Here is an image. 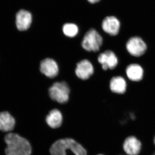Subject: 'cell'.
<instances>
[{"label": "cell", "mask_w": 155, "mask_h": 155, "mask_svg": "<svg viewBox=\"0 0 155 155\" xmlns=\"http://www.w3.org/2000/svg\"><path fill=\"white\" fill-rule=\"evenodd\" d=\"M154 143H155V138H154Z\"/></svg>", "instance_id": "ac0fdd59"}, {"label": "cell", "mask_w": 155, "mask_h": 155, "mask_svg": "<svg viewBox=\"0 0 155 155\" xmlns=\"http://www.w3.org/2000/svg\"><path fill=\"white\" fill-rule=\"evenodd\" d=\"M67 150L71 151L75 155H87L85 149L72 138L57 140L51 147L50 152L51 155H67Z\"/></svg>", "instance_id": "7a4b0ae2"}, {"label": "cell", "mask_w": 155, "mask_h": 155, "mask_svg": "<svg viewBox=\"0 0 155 155\" xmlns=\"http://www.w3.org/2000/svg\"><path fill=\"white\" fill-rule=\"evenodd\" d=\"M127 85L126 79L120 75L114 76L110 81V89L112 92L116 94H125L127 91Z\"/></svg>", "instance_id": "7c38bea8"}, {"label": "cell", "mask_w": 155, "mask_h": 155, "mask_svg": "<svg viewBox=\"0 0 155 155\" xmlns=\"http://www.w3.org/2000/svg\"><path fill=\"white\" fill-rule=\"evenodd\" d=\"M103 39L97 31L94 28L88 30L84 37L81 46L88 52H97L102 45Z\"/></svg>", "instance_id": "5b68a950"}, {"label": "cell", "mask_w": 155, "mask_h": 155, "mask_svg": "<svg viewBox=\"0 0 155 155\" xmlns=\"http://www.w3.org/2000/svg\"><path fill=\"white\" fill-rule=\"evenodd\" d=\"M40 70L46 77L53 78L58 75L59 67L54 60L51 58H47L41 62Z\"/></svg>", "instance_id": "ba28073f"}, {"label": "cell", "mask_w": 155, "mask_h": 155, "mask_svg": "<svg viewBox=\"0 0 155 155\" xmlns=\"http://www.w3.org/2000/svg\"><path fill=\"white\" fill-rule=\"evenodd\" d=\"M94 72V68L90 61L84 59L78 62L75 70V75L83 80L90 78Z\"/></svg>", "instance_id": "9c48e42d"}, {"label": "cell", "mask_w": 155, "mask_h": 155, "mask_svg": "<svg viewBox=\"0 0 155 155\" xmlns=\"http://www.w3.org/2000/svg\"></svg>", "instance_id": "d6986e66"}, {"label": "cell", "mask_w": 155, "mask_h": 155, "mask_svg": "<svg viewBox=\"0 0 155 155\" xmlns=\"http://www.w3.org/2000/svg\"><path fill=\"white\" fill-rule=\"evenodd\" d=\"M48 92L50 98L60 104H65L69 101L70 89L65 81L55 82L49 89Z\"/></svg>", "instance_id": "277c9868"}, {"label": "cell", "mask_w": 155, "mask_h": 155, "mask_svg": "<svg viewBox=\"0 0 155 155\" xmlns=\"http://www.w3.org/2000/svg\"><path fill=\"white\" fill-rule=\"evenodd\" d=\"M121 23L119 19L114 16H109L104 19L102 23L103 30L112 36H116L119 34Z\"/></svg>", "instance_id": "30bf717a"}, {"label": "cell", "mask_w": 155, "mask_h": 155, "mask_svg": "<svg viewBox=\"0 0 155 155\" xmlns=\"http://www.w3.org/2000/svg\"><path fill=\"white\" fill-rule=\"evenodd\" d=\"M91 4H94V3L98 2H99L100 0H87Z\"/></svg>", "instance_id": "e0dca14e"}, {"label": "cell", "mask_w": 155, "mask_h": 155, "mask_svg": "<svg viewBox=\"0 0 155 155\" xmlns=\"http://www.w3.org/2000/svg\"><path fill=\"white\" fill-rule=\"evenodd\" d=\"M98 61L101 64L104 70L114 69L118 66L119 60L115 53L111 50H107L99 55Z\"/></svg>", "instance_id": "8992f818"}, {"label": "cell", "mask_w": 155, "mask_h": 155, "mask_svg": "<svg viewBox=\"0 0 155 155\" xmlns=\"http://www.w3.org/2000/svg\"><path fill=\"white\" fill-rule=\"evenodd\" d=\"M141 148L140 141L134 137H127L123 144L124 151L128 155H138Z\"/></svg>", "instance_id": "4fadbf2b"}, {"label": "cell", "mask_w": 155, "mask_h": 155, "mask_svg": "<svg viewBox=\"0 0 155 155\" xmlns=\"http://www.w3.org/2000/svg\"><path fill=\"white\" fill-rule=\"evenodd\" d=\"M46 122L50 127L53 128L60 127L63 122V116L60 110L54 109L49 112L46 118Z\"/></svg>", "instance_id": "9a60e30c"}, {"label": "cell", "mask_w": 155, "mask_h": 155, "mask_svg": "<svg viewBox=\"0 0 155 155\" xmlns=\"http://www.w3.org/2000/svg\"><path fill=\"white\" fill-rule=\"evenodd\" d=\"M63 31L66 36L73 38L78 33V28L77 25L73 23H66L63 26Z\"/></svg>", "instance_id": "2e32d148"}, {"label": "cell", "mask_w": 155, "mask_h": 155, "mask_svg": "<svg viewBox=\"0 0 155 155\" xmlns=\"http://www.w3.org/2000/svg\"><path fill=\"white\" fill-rule=\"evenodd\" d=\"M32 15L29 11L21 10L16 15V25L20 31L27 30L30 27L32 22Z\"/></svg>", "instance_id": "8fae6325"}, {"label": "cell", "mask_w": 155, "mask_h": 155, "mask_svg": "<svg viewBox=\"0 0 155 155\" xmlns=\"http://www.w3.org/2000/svg\"><path fill=\"white\" fill-rule=\"evenodd\" d=\"M15 120L8 112L0 113V130L4 132H8L14 129Z\"/></svg>", "instance_id": "5bb4252c"}, {"label": "cell", "mask_w": 155, "mask_h": 155, "mask_svg": "<svg viewBox=\"0 0 155 155\" xmlns=\"http://www.w3.org/2000/svg\"><path fill=\"white\" fill-rule=\"evenodd\" d=\"M125 49L131 57L135 58L144 55L148 46L144 40L140 37L134 36L127 39L125 45Z\"/></svg>", "instance_id": "3957f363"}, {"label": "cell", "mask_w": 155, "mask_h": 155, "mask_svg": "<svg viewBox=\"0 0 155 155\" xmlns=\"http://www.w3.org/2000/svg\"><path fill=\"white\" fill-rule=\"evenodd\" d=\"M125 75L130 82H140L144 77V69L140 64L132 63L127 65L125 68Z\"/></svg>", "instance_id": "52a82bcc"}, {"label": "cell", "mask_w": 155, "mask_h": 155, "mask_svg": "<svg viewBox=\"0 0 155 155\" xmlns=\"http://www.w3.org/2000/svg\"><path fill=\"white\" fill-rule=\"evenodd\" d=\"M7 147L6 155H30L31 146L29 142L23 137L14 133H9L5 137Z\"/></svg>", "instance_id": "6da1fadb"}]
</instances>
